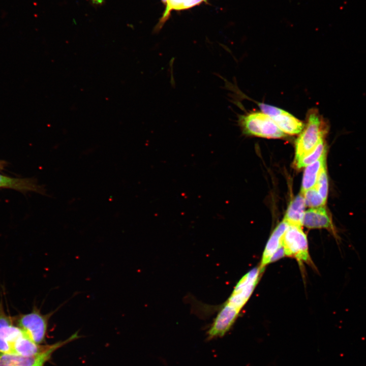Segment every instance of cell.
I'll use <instances>...</instances> for the list:
<instances>
[{"mask_svg": "<svg viewBox=\"0 0 366 366\" xmlns=\"http://www.w3.org/2000/svg\"><path fill=\"white\" fill-rule=\"evenodd\" d=\"M261 111L269 116L285 134L295 135L304 128L303 123L289 112L265 103H258Z\"/></svg>", "mask_w": 366, "mask_h": 366, "instance_id": "cell-6", "label": "cell"}, {"mask_svg": "<svg viewBox=\"0 0 366 366\" xmlns=\"http://www.w3.org/2000/svg\"><path fill=\"white\" fill-rule=\"evenodd\" d=\"M42 314L37 308L29 313L13 317L14 323L23 333L34 342L40 344L45 341L48 321L53 314Z\"/></svg>", "mask_w": 366, "mask_h": 366, "instance_id": "cell-4", "label": "cell"}, {"mask_svg": "<svg viewBox=\"0 0 366 366\" xmlns=\"http://www.w3.org/2000/svg\"><path fill=\"white\" fill-rule=\"evenodd\" d=\"M302 225L309 229H326L333 235L338 242L340 241L332 220L324 206L311 208L304 212Z\"/></svg>", "mask_w": 366, "mask_h": 366, "instance_id": "cell-9", "label": "cell"}, {"mask_svg": "<svg viewBox=\"0 0 366 366\" xmlns=\"http://www.w3.org/2000/svg\"><path fill=\"white\" fill-rule=\"evenodd\" d=\"M262 273L259 266L247 272L236 284L224 303L240 312L252 295Z\"/></svg>", "mask_w": 366, "mask_h": 366, "instance_id": "cell-5", "label": "cell"}, {"mask_svg": "<svg viewBox=\"0 0 366 366\" xmlns=\"http://www.w3.org/2000/svg\"><path fill=\"white\" fill-rule=\"evenodd\" d=\"M288 224L284 220L274 229L263 251L259 268L263 273L265 267L269 263L272 256L282 245V238Z\"/></svg>", "mask_w": 366, "mask_h": 366, "instance_id": "cell-10", "label": "cell"}, {"mask_svg": "<svg viewBox=\"0 0 366 366\" xmlns=\"http://www.w3.org/2000/svg\"><path fill=\"white\" fill-rule=\"evenodd\" d=\"M93 3L96 5H101L103 4L104 0H92Z\"/></svg>", "mask_w": 366, "mask_h": 366, "instance_id": "cell-22", "label": "cell"}, {"mask_svg": "<svg viewBox=\"0 0 366 366\" xmlns=\"http://www.w3.org/2000/svg\"><path fill=\"white\" fill-rule=\"evenodd\" d=\"M325 168H326V155L306 167L302 178L301 194L315 187L319 174Z\"/></svg>", "mask_w": 366, "mask_h": 366, "instance_id": "cell-14", "label": "cell"}, {"mask_svg": "<svg viewBox=\"0 0 366 366\" xmlns=\"http://www.w3.org/2000/svg\"><path fill=\"white\" fill-rule=\"evenodd\" d=\"M0 188L11 189L22 193L34 192L46 195L44 187L38 184L36 179L30 178H14L0 174Z\"/></svg>", "mask_w": 366, "mask_h": 366, "instance_id": "cell-11", "label": "cell"}, {"mask_svg": "<svg viewBox=\"0 0 366 366\" xmlns=\"http://www.w3.org/2000/svg\"><path fill=\"white\" fill-rule=\"evenodd\" d=\"M161 1L164 5H166L167 0H161Z\"/></svg>", "mask_w": 366, "mask_h": 366, "instance_id": "cell-23", "label": "cell"}, {"mask_svg": "<svg viewBox=\"0 0 366 366\" xmlns=\"http://www.w3.org/2000/svg\"><path fill=\"white\" fill-rule=\"evenodd\" d=\"M302 194L307 206L317 208L323 207L325 204L326 201L319 194L315 187L307 190Z\"/></svg>", "mask_w": 366, "mask_h": 366, "instance_id": "cell-16", "label": "cell"}, {"mask_svg": "<svg viewBox=\"0 0 366 366\" xmlns=\"http://www.w3.org/2000/svg\"><path fill=\"white\" fill-rule=\"evenodd\" d=\"M285 256L286 255L283 246L282 245L272 256L270 261V263L276 261Z\"/></svg>", "mask_w": 366, "mask_h": 366, "instance_id": "cell-20", "label": "cell"}, {"mask_svg": "<svg viewBox=\"0 0 366 366\" xmlns=\"http://www.w3.org/2000/svg\"><path fill=\"white\" fill-rule=\"evenodd\" d=\"M65 341L50 345L45 351L31 356L0 352V366H43L57 349L66 345Z\"/></svg>", "mask_w": 366, "mask_h": 366, "instance_id": "cell-7", "label": "cell"}, {"mask_svg": "<svg viewBox=\"0 0 366 366\" xmlns=\"http://www.w3.org/2000/svg\"><path fill=\"white\" fill-rule=\"evenodd\" d=\"M49 345H40L27 338L23 332L15 341L13 353L23 356H31L46 350Z\"/></svg>", "mask_w": 366, "mask_h": 366, "instance_id": "cell-12", "label": "cell"}, {"mask_svg": "<svg viewBox=\"0 0 366 366\" xmlns=\"http://www.w3.org/2000/svg\"><path fill=\"white\" fill-rule=\"evenodd\" d=\"M207 2V0H187L180 7L179 10L187 9L201 4Z\"/></svg>", "mask_w": 366, "mask_h": 366, "instance_id": "cell-19", "label": "cell"}, {"mask_svg": "<svg viewBox=\"0 0 366 366\" xmlns=\"http://www.w3.org/2000/svg\"><path fill=\"white\" fill-rule=\"evenodd\" d=\"M239 122L244 133L247 134L267 138H281L284 133L266 114L252 112L240 116Z\"/></svg>", "mask_w": 366, "mask_h": 366, "instance_id": "cell-3", "label": "cell"}, {"mask_svg": "<svg viewBox=\"0 0 366 366\" xmlns=\"http://www.w3.org/2000/svg\"><path fill=\"white\" fill-rule=\"evenodd\" d=\"M187 0H167L166 9L162 17L160 18L159 23L155 27V31H159L165 22L167 20L170 15V12L173 10H179L181 6Z\"/></svg>", "mask_w": 366, "mask_h": 366, "instance_id": "cell-17", "label": "cell"}, {"mask_svg": "<svg viewBox=\"0 0 366 366\" xmlns=\"http://www.w3.org/2000/svg\"><path fill=\"white\" fill-rule=\"evenodd\" d=\"M326 148L324 139H322L309 154L295 162L297 168L307 167L326 155Z\"/></svg>", "mask_w": 366, "mask_h": 366, "instance_id": "cell-15", "label": "cell"}, {"mask_svg": "<svg viewBox=\"0 0 366 366\" xmlns=\"http://www.w3.org/2000/svg\"><path fill=\"white\" fill-rule=\"evenodd\" d=\"M286 256L295 259L299 264L306 263L314 267L309 251L307 236L301 227L288 225L282 238Z\"/></svg>", "mask_w": 366, "mask_h": 366, "instance_id": "cell-2", "label": "cell"}, {"mask_svg": "<svg viewBox=\"0 0 366 366\" xmlns=\"http://www.w3.org/2000/svg\"><path fill=\"white\" fill-rule=\"evenodd\" d=\"M7 163L4 161L0 160V170H2L7 166Z\"/></svg>", "mask_w": 366, "mask_h": 366, "instance_id": "cell-21", "label": "cell"}, {"mask_svg": "<svg viewBox=\"0 0 366 366\" xmlns=\"http://www.w3.org/2000/svg\"><path fill=\"white\" fill-rule=\"evenodd\" d=\"M307 118L305 128L296 141L295 162L311 152L327 132L326 124L317 110H309Z\"/></svg>", "mask_w": 366, "mask_h": 366, "instance_id": "cell-1", "label": "cell"}, {"mask_svg": "<svg viewBox=\"0 0 366 366\" xmlns=\"http://www.w3.org/2000/svg\"><path fill=\"white\" fill-rule=\"evenodd\" d=\"M22 334V331L15 324L14 318L7 314L0 301V352L13 353L14 344Z\"/></svg>", "mask_w": 366, "mask_h": 366, "instance_id": "cell-8", "label": "cell"}, {"mask_svg": "<svg viewBox=\"0 0 366 366\" xmlns=\"http://www.w3.org/2000/svg\"><path fill=\"white\" fill-rule=\"evenodd\" d=\"M305 201L303 195H298L290 203L284 220L289 225L301 227L304 213Z\"/></svg>", "mask_w": 366, "mask_h": 366, "instance_id": "cell-13", "label": "cell"}, {"mask_svg": "<svg viewBox=\"0 0 366 366\" xmlns=\"http://www.w3.org/2000/svg\"><path fill=\"white\" fill-rule=\"evenodd\" d=\"M315 187L323 199L326 201L328 193V180L326 168H324L319 174Z\"/></svg>", "mask_w": 366, "mask_h": 366, "instance_id": "cell-18", "label": "cell"}]
</instances>
